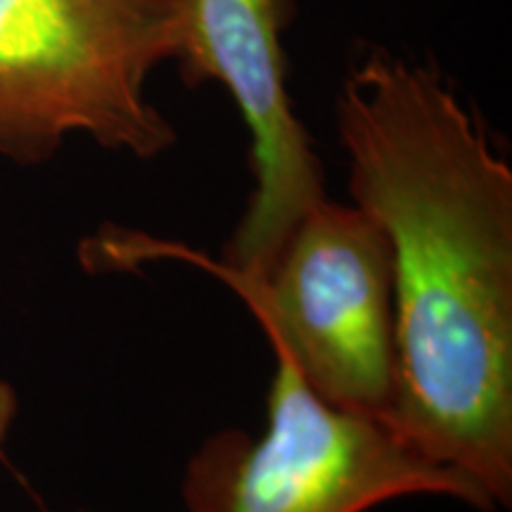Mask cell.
<instances>
[{
	"mask_svg": "<svg viewBox=\"0 0 512 512\" xmlns=\"http://www.w3.org/2000/svg\"><path fill=\"white\" fill-rule=\"evenodd\" d=\"M349 195L392 254L387 425L512 503V169L437 69L375 50L337 102Z\"/></svg>",
	"mask_w": 512,
	"mask_h": 512,
	"instance_id": "6da1fadb",
	"label": "cell"
},
{
	"mask_svg": "<svg viewBox=\"0 0 512 512\" xmlns=\"http://www.w3.org/2000/svg\"><path fill=\"white\" fill-rule=\"evenodd\" d=\"M183 41L181 0H0V155L38 164L83 136L162 157L176 128L147 83Z\"/></svg>",
	"mask_w": 512,
	"mask_h": 512,
	"instance_id": "7a4b0ae2",
	"label": "cell"
},
{
	"mask_svg": "<svg viewBox=\"0 0 512 512\" xmlns=\"http://www.w3.org/2000/svg\"><path fill=\"white\" fill-rule=\"evenodd\" d=\"M273 354L264 432L204 448L183 486L192 512H368L413 496L496 510L472 479L420 456L387 422L320 401L287 356Z\"/></svg>",
	"mask_w": 512,
	"mask_h": 512,
	"instance_id": "3957f363",
	"label": "cell"
},
{
	"mask_svg": "<svg viewBox=\"0 0 512 512\" xmlns=\"http://www.w3.org/2000/svg\"><path fill=\"white\" fill-rule=\"evenodd\" d=\"M273 351L337 411L387 422L396 387L392 254L380 223L330 197L306 211L256 280L219 275Z\"/></svg>",
	"mask_w": 512,
	"mask_h": 512,
	"instance_id": "277c9868",
	"label": "cell"
},
{
	"mask_svg": "<svg viewBox=\"0 0 512 512\" xmlns=\"http://www.w3.org/2000/svg\"><path fill=\"white\" fill-rule=\"evenodd\" d=\"M183 50L174 62L190 86L219 83L249 128L254 190L221 261L192 256L216 275L256 280L306 211L328 197L323 164L287 88L285 29L294 0H181Z\"/></svg>",
	"mask_w": 512,
	"mask_h": 512,
	"instance_id": "5b68a950",
	"label": "cell"
},
{
	"mask_svg": "<svg viewBox=\"0 0 512 512\" xmlns=\"http://www.w3.org/2000/svg\"><path fill=\"white\" fill-rule=\"evenodd\" d=\"M17 411H19V399H17L15 387H12L8 380L0 377V446L5 444L12 425H15Z\"/></svg>",
	"mask_w": 512,
	"mask_h": 512,
	"instance_id": "8992f818",
	"label": "cell"
}]
</instances>
